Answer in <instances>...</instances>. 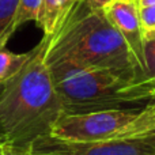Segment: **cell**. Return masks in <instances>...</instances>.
Here are the masks:
<instances>
[{
	"label": "cell",
	"mask_w": 155,
	"mask_h": 155,
	"mask_svg": "<svg viewBox=\"0 0 155 155\" xmlns=\"http://www.w3.org/2000/svg\"><path fill=\"white\" fill-rule=\"evenodd\" d=\"M51 35H44L29 59L0 93V128L5 144L31 151L37 139L51 135L63 105L46 64Z\"/></svg>",
	"instance_id": "obj_1"
},
{
	"label": "cell",
	"mask_w": 155,
	"mask_h": 155,
	"mask_svg": "<svg viewBox=\"0 0 155 155\" xmlns=\"http://www.w3.org/2000/svg\"><path fill=\"white\" fill-rule=\"evenodd\" d=\"M46 56L68 57L93 68L109 70L132 82H146L125 40L104 11H93L83 0L52 38Z\"/></svg>",
	"instance_id": "obj_2"
},
{
	"label": "cell",
	"mask_w": 155,
	"mask_h": 155,
	"mask_svg": "<svg viewBox=\"0 0 155 155\" xmlns=\"http://www.w3.org/2000/svg\"><path fill=\"white\" fill-rule=\"evenodd\" d=\"M63 113L123 109L124 105L155 99L154 83L132 82L109 70L93 68L68 57L46 56Z\"/></svg>",
	"instance_id": "obj_3"
},
{
	"label": "cell",
	"mask_w": 155,
	"mask_h": 155,
	"mask_svg": "<svg viewBox=\"0 0 155 155\" xmlns=\"http://www.w3.org/2000/svg\"><path fill=\"white\" fill-rule=\"evenodd\" d=\"M139 112L125 109L101 110L88 113H61L52 128L51 135L70 142H98L117 139V135L128 127Z\"/></svg>",
	"instance_id": "obj_4"
},
{
	"label": "cell",
	"mask_w": 155,
	"mask_h": 155,
	"mask_svg": "<svg viewBox=\"0 0 155 155\" xmlns=\"http://www.w3.org/2000/svg\"><path fill=\"white\" fill-rule=\"evenodd\" d=\"M31 155H155V134L98 142H70L46 135L33 143Z\"/></svg>",
	"instance_id": "obj_5"
},
{
	"label": "cell",
	"mask_w": 155,
	"mask_h": 155,
	"mask_svg": "<svg viewBox=\"0 0 155 155\" xmlns=\"http://www.w3.org/2000/svg\"><path fill=\"white\" fill-rule=\"evenodd\" d=\"M106 18L125 40L144 75V31L136 0H113L104 10Z\"/></svg>",
	"instance_id": "obj_6"
},
{
	"label": "cell",
	"mask_w": 155,
	"mask_h": 155,
	"mask_svg": "<svg viewBox=\"0 0 155 155\" xmlns=\"http://www.w3.org/2000/svg\"><path fill=\"white\" fill-rule=\"evenodd\" d=\"M83 0H41V8L37 23L44 35L54 37L68 16Z\"/></svg>",
	"instance_id": "obj_7"
},
{
	"label": "cell",
	"mask_w": 155,
	"mask_h": 155,
	"mask_svg": "<svg viewBox=\"0 0 155 155\" xmlns=\"http://www.w3.org/2000/svg\"><path fill=\"white\" fill-rule=\"evenodd\" d=\"M148 134H155V99H151L150 104L137 113V117L117 135V139L136 137Z\"/></svg>",
	"instance_id": "obj_8"
},
{
	"label": "cell",
	"mask_w": 155,
	"mask_h": 155,
	"mask_svg": "<svg viewBox=\"0 0 155 155\" xmlns=\"http://www.w3.org/2000/svg\"><path fill=\"white\" fill-rule=\"evenodd\" d=\"M19 0H0V49L5 48L12 34L16 31L14 19L16 15Z\"/></svg>",
	"instance_id": "obj_9"
},
{
	"label": "cell",
	"mask_w": 155,
	"mask_h": 155,
	"mask_svg": "<svg viewBox=\"0 0 155 155\" xmlns=\"http://www.w3.org/2000/svg\"><path fill=\"white\" fill-rule=\"evenodd\" d=\"M30 56V51L26 53H12L8 49H0V84L5 83Z\"/></svg>",
	"instance_id": "obj_10"
},
{
	"label": "cell",
	"mask_w": 155,
	"mask_h": 155,
	"mask_svg": "<svg viewBox=\"0 0 155 155\" xmlns=\"http://www.w3.org/2000/svg\"><path fill=\"white\" fill-rule=\"evenodd\" d=\"M41 8V0H19L16 15L14 19V27L19 29L27 22H37Z\"/></svg>",
	"instance_id": "obj_11"
},
{
	"label": "cell",
	"mask_w": 155,
	"mask_h": 155,
	"mask_svg": "<svg viewBox=\"0 0 155 155\" xmlns=\"http://www.w3.org/2000/svg\"><path fill=\"white\" fill-rule=\"evenodd\" d=\"M144 80L153 82L155 80V38L146 40L144 42Z\"/></svg>",
	"instance_id": "obj_12"
},
{
	"label": "cell",
	"mask_w": 155,
	"mask_h": 155,
	"mask_svg": "<svg viewBox=\"0 0 155 155\" xmlns=\"http://www.w3.org/2000/svg\"><path fill=\"white\" fill-rule=\"evenodd\" d=\"M140 22H142L143 31L148 33L155 30V4L139 8Z\"/></svg>",
	"instance_id": "obj_13"
},
{
	"label": "cell",
	"mask_w": 155,
	"mask_h": 155,
	"mask_svg": "<svg viewBox=\"0 0 155 155\" xmlns=\"http://www.w3.org/2000/svg\"><path fill=\"white\" fill-rule=\"evenodd\" d=\"M113 0H84L87 7L93 11H104Z\"/></svg>",
	"instance_id": "obj_14"
},
{
	"label": "cell",
	"mask_w": 155,
	"mask_h": 155,
	"mask_svg": "<svg viewBox=\"0 0 155 155\" xmlns=\"http://www.w3.org/2000/svg\"><path fill=\"white\" fill-rule=\"evenodd\" d=\"M4 155H31V151H29V150H19V148L11 147V146L5 144Z\"/></svg>",
	"instance_id": "obj_15"
},
{
	"label": "cell",
	"mask_w": 155,
	"mask_h": 155,
	"mask_svg": "<svg viewBox=\"0 0 155 155\" xmlns=\"http://www.w3.org/2000/svg\"><path fill=\"white\" fill-rule=\"evenodd\" d=\"M144 38L146 40H153V38H155V30L148 31V33H144Z\"/></svg>",
	"instance_id": "obj_16"
},
{
	"label": "cell",
	"mask_w": 155,
	"mask_h": 155,
	"mask_svg": "<svg viewBox=\"0 0 155 155\" xmlns=\"http://www.w3.org/2000/svg\"><path fill=\"white\" fill-rule=\"evenodd\" d=\"M2 88H3V84H0V93H2ZM0 143H5V137H4L2 128H0Z\"/></svg>",
	"instance_id": "obj_17"
},
{
	"label": "cell",
	"mask_w": 155,
	"mask_h": 155,
	"mask_svg": "<svg viewBox=\"0 0 155 155\" xmlns=\"http://www.w3.org/2000/svg\"><path fill=\"white\" fill-rule=\"evenodd\" d=\"M5 151V143H0V155H4Z\"/></svg>",
	"instance_id": "obj_18"
},
{
	"label": "cell",
	"mask_w": 155,
	"mask_h": 155,
	"mask_svg": "<svg viewBox=\"0 0 155 155\" xmlns=\"http://www.w3.org/2000/svg\"><path fill=\"white\" fill-rule=\"evenodd\" d=\"M154 86H155V80H154Z\"/></svg>",
	"instance_id": "obj_19"
},
{
	"label": "cell",
	"mask_w": 155,
	"mask_h": 155,
	"mask_svg": "<svg viewBox=\"0 0 155 155\" xmlns=\"http://www.w3.org/2000/svg\"><path fill=\"white\" fill-rule=\"evenodd\" d=\"M136 2H137V0H136Z\"/></svg>",
	"instance_id": "obj_20"
}]
</instances>
